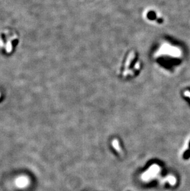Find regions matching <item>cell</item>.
I'll use <instances>...</instances> for the list:
<instances>
[{"instance_id": "cell-1", "label": "cell", "mask_w": 190, "mask_h": 191, "mask_svg": "<svg viewBox=\"0 0 190 191\" xmlns=\"http://www.w3.org/2000/svg\"><path fill=\"white\" fill-rule=\"evenodd\" d=\"M142 69V62L137 51L132 48L125 54L117 71L119 79L130 81L137 77Z\"/></svg>"}, {"instance_id": "cell-2", "label": "cell", "mask_w": 190, "mask_h": 191, "mask_svg": "<svg viewBox=\"0 0 190 191\" xmlns=\"http://www.w3.org/2000/svg\"><path fill=\"white\" fill-rule=\"evenodd\" d=\"M15 182L17 187H18L19 188L22 189L28 186L29 181L28 178L25 176H20L16 179Z\"/></svg>"}]
</instances>
